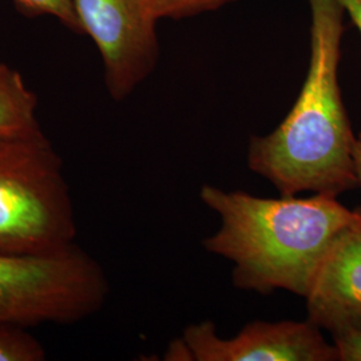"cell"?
<instances>
[{"instance_id": "6da1fadb", "label": "cell", "mask_w": 361, "mask_h": 361, "mask_svg": "<svg viewBox=\"0 0 361 361\" xmlns=\"http://www.w3.org/2000/svg\"><path fill=\"white\" fill-rule=\"evenodd\" d=\"M310 65L296 102L271 134L252 137L247 166L281 195L337 197L359 186L356 135L338 83L345 13L337 0H308Z\"/></svg>"}, {"instance_id": "3957f363", "label": "cell", "mask_w": 361, "mask_h": 361, "mask_svg": "<svg viewBox=\"0 0 361 361\" xmlns=\"http://www.w3.org/2000/svg\"><path fill=\"white\" fill-rule=\"evenodd\" d=\"M63 159L43 131L0 140V252L51 255L75 245Z\"/></svg>"}, {"instance_id": "4fadbf2b", "label": "cell", "mask_w": 361, "mask_h": 361, "mask_svg": "<svg viewBox=\"0 0 361 361\" xmlns=\"http://www.w3.org/2000/svg\"><path fill=\"white\" fill-rule=\"evenodd\" d=\"M361 35V0H337Z\"/></svg>"}, {"instance_id": "5bb4252c", "label": "cell", "mask_w": 361, "mask_h": 361, "mask_svg": "<svg viewBox=\"0 0 361 361\" xmlns=\"http://www.w3.org/2000/svg\"><path fill=\"white\" fill-rule=\"evenodd\" d=\"M183 355H188V356H192V352L189 347L186 345V343L182 340H176L174 343H171L169 345L168 352L165 355V360H183ZM193 359V356H192ZM186 360V359H185Z\"/></svg>"}, {"instance_id": "7c38bea8", "label": "cell", "mask_w": 361, "mask_h": 361, "mask_svg": "<svg viewBox=\"0 0 361 361\" xmlns=\"http://www.w3.org/2000/svg\"><path fill=\"white\" fill-rule=\"evenodd\" d=\"M340 361H361V332L334 338Z\"/></svg>"}, {"instance_id": "8992f818", "label": "cell", "mask_w": 361, "mask_h": 361, "mask_svg": "<svg viewBox=\"0 0 361 361\" xmlns=\"http://www.w3.org/2000/svg\"><path fill=\"white\" fill-rule=\"evenodd\" d=\"M183 341L197 361H337L335 343L310 320L245 325L233 338H221L212 322L192 324Z\"/></svg>"}, {"instance_id": "277c9868", "label": "cell", "mask_w": 361, "mask_h": 361, "mask_svg": "<svg viewBox=\"0 0 361 361\" xmlns=\"http://www.w3.org/2000/svg\"><path fill=\"white\" fill-rule=\"evenodd\" d=\"M109 290L101 265L77 244L51 255L0 252V324H77L102 310Z\"/></svg>"}, {"instance_id": "8fae6325", "label": "cell", "mask_w": 361, "mask_h": 361, "mask_svg": "<svg viewBox=\"0 0 361 361\" xmlns=\"http://www.w3.org/2000/svg\"><path fill=\"white\" fill-rule=\"evenodd\" d=\"M19 13L26 16L49 15L58 19L68 30L80 34V26L73 0H13Z\"/></svg>"}, {"instance_id": "30bf717a", "label": "cell", "mask_w": 361, "mask_h": 361, "mask_svg": "<svg viewBox=\"0 0 361 361\" xmlns=\"http://www.w3.org/2000/svg\"><path fill=\"white\" fill-rule=\"evenodd\" d=\"M155 19L180 20L201 13H213L235 0H146Z\"/></svg>"}, {"instance_id": "9a60e30c", "label": "cell", "mask_w": 361, "mask_h": 361, "mask_svg": "<svg viewBox=\"0 0 361 361\" xmlns=\"http://www.w3.org/2000/svg\"><path fill=\"white\" fill-rule=\"evenodd\" d=\"M353 164L359 186H361V131L356 135V142L353 149Z\"/></svg>"}, {"instance_id": "52a82bcc", "label": "cell", "mask_w": 361, "mask_h": 361, "mask_svg": "<svg viewBox=\"0 0 361 361\" xmlns=\"http://www.w3.org/2000/svg\"><path fill=\"white\" fill-rule=\"evenodd\" d=\"M336 238L307 298L308 320L332 337L361 332V207Z\"/></svg>"}, {"instance_id": "9c48e42d", "label": "cell", "mask_w": 361, "mask_h": 361, "mask_svg": "<svg viewBox=\"0 0 361 361\" xmlns=\"http://www.w3.org/2000/svg\"><path fill=\"white\" fill-rule=\"evenodd\" d=\"M46 349L26 328L0 324V361H44Z\"/></svg>"}, {"instance_id": "7a4b0ae2", "label": "cell", "mask_w": 361, "mask_h": 361, "mask_svg": "<svg viewBox=\"0 0 361 361\" xmlns=\"http://www.w3.org/2000/svg\"><path fill=\"white\" fill-rule=\"evenodd\" d=\"M200 197L221 217L205 250L232 261L235 288L261 295L284 289L308 296L328 250L357 217V209L328 194L261 198L204 185Z\"/></svg>"}, {"instance_id": "5b68a950", "label": "cell", "mask_w": 361, "mask_h": 361, "mask_svg": "<svg viewBox=\"0 0 361 361\" xmlns=\"http://www.w3.org/2000/svg\"><path fill=\"white\" fill-rule=\"evenodd\" d=\"M80 34L90 37L104 62L110 97L126 99L154 71L159 58L154 15L146 0H73Z\"/></svg>"}, {"instance_id": "ba28073f", "label": "cell", "mask_w": 361, "mask_h": 361, "mask_svg": "<svg viewBox=\"0 0 361 361\" xmlns=\"http://www.w3.org/2000/svg\"><path fill=\"white\" fill-rule=\"evenodd\" d=\"M38 98L19 71L0 65V140L37 134Z\"/></svg>"}]
</instances>
